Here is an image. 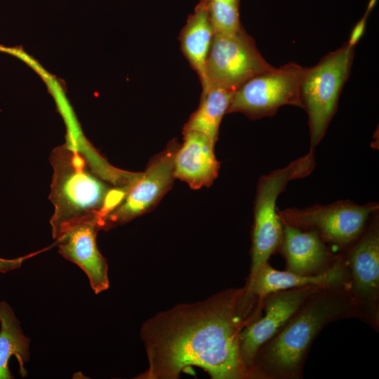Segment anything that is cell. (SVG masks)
Returning <instances> with one entry per match:
<instances>
[{
    "instance_id": "21",
    "label": "cell",
    "mask_w": 379,
    "mask_h": 379,
    "mask_svg": "<svg viewBox=\"0 0 379 379\" xmlns=\"http://www.w3.org/2000/svg\"><path fill=\"white\" fill-rule=\"evenodd\" d=\"M25 258L24 257L15 259L0 258V272L4 273L19 268Z\"/></svg>"
},
{
    "instance_id": "18",
    "label": "cell",
    "mask_w": 379,
    "mask_h": 379,
    "mask_svg": "<svg viewBox=\"0 0 379 379\" xmlns=\"http://www.w3.org/2000/svg\"><path fill=\"white\" fill-rule=\"evenodd\" d=\"M234 91L211 87L202 92L198 109L191 115L183 131L199 132L215 142L219 126L232 101Z\"/></svg>"
},
{
    "instance_id": "6",
    "label": "cell",
    "mask_w": 379,
    "mask_h": 379,
    "mask_svg": "<svg viewBox=\"0 0 379 379\" xmlns=\"http://www.w3.org/2000/svg\"><path fill=\"white\" fill-rule=\"evenodd\" d=\"M378 204L340 201L304 208L278 210L283 224L315 232L328 246L341 251L363 232Z\"/></svg>"
},
{
    "instance_id": "19",
    "label": "cell",
    "mask_w": 379,
    "mask_h": 379,
    "mask_svg": "<svg viewBox=\"0 0 379 379\" xmlns=\"http://www.w3.org/2000/svg\"><path fill=\"white\" fill-rule=\"evenodd\" d=\"M239 3L240 0H206L215 34L233 33L242 27Z\"/></svg>"
},
{
    "instance_id": "16",
    "label": "cell",
    "mask_w": 379,
    "mask_h": 379,
    "mask_svg": "<svg viewBox=\"0 0 379 379\" xmlns=\"http://www.w3.org/2000/svg\"><path fill=\"white\" fill-rule=\"evenodd\" d=\"M214 34L206 0H200L182 29L179 40L182 53L197 73L202 87L205 85L206 63Z\"/></svg>"
},
{
    "instance_id": "10",
    "label": "cell",
    "mask_w": 379,
    "mask_h": 379,
    "mask_svg": "<svg viewBox=\"0 0 379 379\" xmlns=\"http://www.w3.org/2000/svg\"><path fill=\"white\" fill-rule=\"evenodd\" d=\"M178 148V145L172 141L154 157L119 205L102 220L101 230L130 221L146 212L160 199L175 178V157Z\"/></svg>"
},
{
    "instance_id": "17",
    "label": "cell",
    "mask_w": 379,
    "mask_h": 379,
    "mask_svg": "<svg viewBox=\"0 0 379 379\" xmlns=\"http://www.w3.org/2000/svg\"><path fill=\"white\" fill-rule=\"evenodd\" d=\"M0 379L13 378L8 367L9 359L13 355L18 361L20 375L25 377L30 340L23 334L13 310L4 301L0 302Z\"/></svg>"
},
{
    "instance_id": "11",
    "label": "cell",
    "mask_w": 379,
    "mask_h": 379,
    "mask_svg": "<svg viewBox=\"0 0 379 379\" xmlns=\"http://www.w3.org/2000/svg\"><path fill=\"white\" fill-rule=\"evenodd\" d=\"M321 287L304 286L270 293L262 298V313L245 326L240 335V354L254 374L253 364L259 347L288 321L305 299Z\"/></svg>"
},
{
    "instance_id": "2",
    "label": "cell",
    "mask_w": 379,
    "mask_h": 379,
    "mask_svg": "<svg viewBox=\"0 0 379 379\" xmlns=\"http://www.w3.org/2000/svg\"><path fill=\"white\" fill-rule=\"evenodd\" d=\"M348 319H360L349 286L318 288L259 347L253 364L256 379L302 378L317 335L328 324Z\"/></svg>"
},
{
    "instance_id": "3",
    "label": "cell",
    "mask_w": 379,
    "mask_h": 379,
    "mask_svg": "<svg viewBox=\"0 0 379 379\" xmlns=\"http://www.w3.org/2000/svg\"><path fill=\"white\" fill-rule=\"evenodd\" d=\"M49 160L53 168L49 199L54 208L50 223L54 239L84 220L98 218L101 225L129 190L128 187H110L74 145L57 147Z\"/></svg>"
},
{
    "instance_id": "1",
    "label": "cell",
    "mask_w": 379,
    "mask_h": 379,
    "mask_svg": "<svg viewBox=\"0 0 379 379\" xmlns=\"http://www.w3.org/2000/svg\"><path fill=\"white\" fill-rule=\"evenodd\" d=\"M262 313V298L245 284L157 314L140 330L148 368L136 378L175 379L197 366L213 379H255L242 360L240 335Z\"/></svg>"
},
{
    "instance_id": "8",
    "label": "cell",
    "mask_w": 379,
    "mask_h": 379,
    "mask_svg": "<svg viewBox=\"0 0 379 379\" xmlns=\"http://www.w3.org/2000/svg\"><path fill=\"white\" fill-rule=\"evenodd\" d=\"M241 27L229 34H215L205 69L202 92L211 87L235 91L252 77L272 69Z\"/></svg>"
},
{
    "instance_id": "4",
    "label": "cell",
    "mask_w": 379,
    "mask_h": 379,
    "mask_svg": "<svg viewBox=\"0 0 379 379\" xmlns=\"http://www.w3.org/2000/svg\"><path fill=\"white\" fill-rule=\"evenodd\" d=\"M314 165V152L311 149L306 155L259 179L255 200L248 278L253 277L278 251L283 232V223L276 206L279 195L291 180L308 175Z\"/></svg>"
},
{
    "instance_id": "5",
    "label": "cell",
    "mask_w": 379,
    "mask_h": 379,
    "mask_svg": "<svg viewBox=\"0 0 379 379\" xmlns=\"http://www.w3.org/2000/svg\"><path fill=\"white\" fill-rule=\"evenodd\" d=\"M354 48L347 43L307 69L301 100L308 115L311 149L322 139L336 112L340 93L350 72Z\"/></svg>"
},
{
    "instance_id": "14",
    "label": "cell",
    "mask_w": 379,
    "mask_h": 379,
    "mask_svg": "<svg viewBox=\"0 0 379 379\" xmlns=\"http://www.w3.org/2000/svg\"><path fill=\"white\" fill-rule=\"evenodd\" d=\"M246 285L253 295L262 298L272 292L304 286L350 288V274L341 252L327 270L314 275L279 271L267 262L253 277L248 278Z\"/></svg>"
},
{
    "instance_id": "7",
    "label": "cell",
    "mask_w": 379,
    "mask_h": 379,
    "mask_svg": "<svg viewBox=\"0 0 379 379\" xmlns=\"http://www.w3.org/2000/svg\"><path fill=\"white\" fill-rule=\"evenodd\" d=\"M307 69L290 62L252 77L234 92L227 113L256 119L274 115L284 105L302 108L301 86Z\"/></svg>"
},
{
    "instance_id": "12",
    "label": "cell",
    "mask_w": 379,
    "mask_h": 379,
    "mask_svg": "<svg viewBox=\"0 0 379 379\" xmlns=\"http://www.w3.org/2000/svg\"><path fill=\"white\" fill-rule=\"evenodd\" d=\"M100 230L99 219L93 218L72 226L55 239L59 253L86 273L96 294L109 287L107 263L96 244Z\"/></svg>"
},
{
    "instance_id": "15",
    "label": "cell",
    "mask_w": 379,
    "mask_h": 379,
    "mask_svg": "<svg viewBox=\"0 0 379 379\" xmlns=\"http://www.w3.org/2000/svg\"><path fill=\"white\" fill-rule=\"evenodd\" d=\"M183 135L184 142L175 157V178L186 182L193 189L209 186L219 170L213 149L215 142L197 131H183Z\"/></svg>"
},
{
    "instance_id": "9",
    "label": "cell",
    "mask_w": 379,
    "mask_h": 379,
    "mask_svg": "<svg viewBox=\"0 0 379 379\" xmlns=\"http://www.w3.org/2000/svg\"><path fill=\"white\" fill-rule=\"evenodd\" d=\"M341 252L350 270L349 291L359 312V320L378 332V211L372 215L361 234Z\"/></svg>"
},
{
    "instance_id": "20",
    "label": "cell",
    "mask_w": 379,
    "mask_h": 379,
    "mask_svg": "<svg viewBox=\"0 0 379 379\" xmlns=\"http://www.w3.org/2000/svg\"><path fill=\"white\" fill-rule=\"evenodd\" d=\"M368 14H364V17L355 25L352 29L347 44L354 47L364 34L366 27V18Z\"/></svg>"
},
{
    "instance_id": "13",
    "label": "cell",
    "mask_w": 379,
    "mask_h": 379,
    "mask_svg": "<svg viewBox=\"0 0 379 379\" xmlns=\"http://www.w3.org/2000/svg\"><path fill=\"white\" fill-rule=\"evenodd\" d=\"M286 262V271L314 275L327 270L337 259L328 246L315 232L283 224L278 251Z\"/></svg>"
},
{
    "instance_id": "22",
    "label": "cell",
    "mask_w": 379,
    "mask_h": 379,
    "mask_svg": "<svg viewBox=\"0 0 379 379\" xmlns=\"http://www.w3.org/2000/svg\"><path fill=\"white\" fill-rule=\"evenodd\" d=\"M377 0H370L366 11V13L368 14L373 8L374 7L375 4H376Z\"/></svg>"
}]
</instances>
